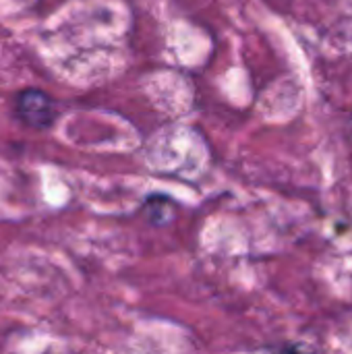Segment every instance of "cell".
<instances>
[{
  "label": "cell",
  "instance_id": "obj_2",
  "mask_svg": "<svg viewBox=\"0 0 352 354\" xmlns=\"http://www.w3.org/2000/svg\"><path fill=\"white\" fill-rule=\"evenodd\" d=\"M143 212L147 216V220L154 224V226H166L174 220V203L172 199L164 197V195H149L145 199V205H143Z\"/></svg>",
  "mask_w": 352,
  "mask_h": 354
},
{
  "label": "cell",
  "instance_id": "obj_3",
  "mask_svg": "<svg viewBox=\"0 0 352 354\" xmlns=\"http://www.w3.org/2000/svg\"><path fill=\"white\" fill-rule=\"evenodd\" d=\"M278 354H303V353H301L297 346H286V348H282Z\"/></svg>",
  "mask_w": 352,
  "mask_h": 354
},
{
  "label": "cell",
  "instance_id": "obj_4",
  "mask_svg": "<svg viewBox=\"0 0 352 354\" xmlns=\"http://www.w3.org/2000/svg\"><path fill=\"white\" fill-rule=\"evenodd\" d=\"M351 129H352V116H351Z\"/></svg>",
  "mask_w": 352,
  "mask_h": 354
},
{
  "label": "cell",
  "instance_id": "obj_1",
  "mask_svg": "<svg viewBox=\"0 0 352 354\" xmlns=\"http://www.w3.org/2000/svg\"><path fill=\"white\" fill-rule=\"evenodd\" d=\"M15 112L17 116L31 129L44 131L54 124L56 112L52 106V97L41 89H23L15 97Z\"/></svg>",
  "mask_w": 352,
  "mask_h": 354
}]
</instances>
